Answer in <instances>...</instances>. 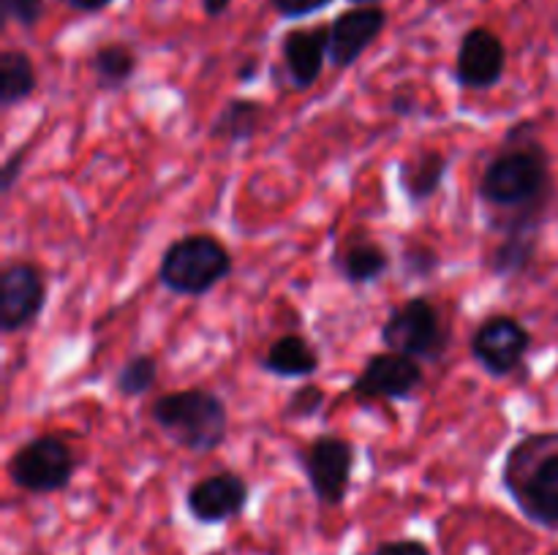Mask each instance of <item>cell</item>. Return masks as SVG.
Masks as SVG:
<instances>
[{"label":"cell","mask_w":558,"mask_h":555,"mask_svg":"<svg viewBox=\"0 0 558 555\" xmlns=\"http://www.w3.org/2000/svg\"><path fill=\"white\" fill-rule=\"evenodd\" d=\"M532 346V330L512 313L485 316L469 337V354L490 379H507L518 373Z\"/></svg>","instance_id":"ba28073f"},{"label":"cell","mask_w":558,"mask_h":555,"mask_svg":"<svg viewBox=\"0 0 558 555\" xmlns=\"http://www.w3.org/2000/svg\"><path fill=\"white\" fill-rule=\"evenodd\" d=\"M80 468L74 446L58 433L33 435L9 457V479L16 490L31 495H52L71 488Z\"/></svg>","instance_id":"8992f818"},{"label":"cell","mask_w":558,"mask_h":555,"mask_svg":"<svg viewBox=\"0 0 558 555\" xmlns=\"http://www.w3.org/2000/svg\"><path fill=\"white\" fill-rule=\"evenodd\" d=\"M387 11L381 5H352L330 22V44H327V63L338 71H347L368 52L376 38L387 27Z\"/></svg>","instance_id":"4fadbf2b"},{"label":"cell","mask_w":558,"mask_h":555,"mask_svg":"<svg viewBox=\"0 0 558 555\" xmlns=\"http://www.w3.org/2000/svg\"><path fill=\"white\" fill-rule=\"evenodd\" d=\"M267 123V107L259 98L234 96L218 109L210 123V139L221 145H248Z\"/></svg>","instance_id":"ac0fdd59"},{"label":"cell","mask_w":558,"mask_h":555,"mask_svg":"<svg viewBox=\"0 0 558 555\" xmlns=\"http://www.w3.org/2000/svg\"><path fill=\"white\" fill-rule=\"evenodd\" d=\"M65 3H69V9L80 11V14H101L114 0H65Z\"/></svg>","instance_id":"f1b7e54d"},{"label":"cell","mask_w":558,"mask_h":555,"mask_svg":"<svg viewBox=\"0 0 558 555\" xmlns=\"http://www.w3.org/2000/svg\"><path fill=\"white\" fill-rule=\"evenodd\" d=\"M150 419L174 446L191 455H210L227 444V400L207 386H185L156 397Z\"/></svg>","instance_id":"3957f363"},{"label":"cell","mask_w":558,"mask_h":555,"mask_svg":"<svg viewBox=\"0 0 558 555\" xmlns=\"http://www.w3.org/2000/svg\"><path fill=\"white\" fill-rule=\"evenodd\" d=\"M232 270V254L216 234L189 232L163 248L158 261V283L174 297L199 299L221 286Z\"/></svg>","instance_id":"277c9868"},{"label":"cell","mask_w":558,"mask_h":555,"mask_svg":"<svg viewBox=\"0 0 558 555\" xmlns=\"http://www.w3.org/2000/svg\"><path fill=\"white\" fill-rule=\"evenodd\" d=\"M47 275L25 259L5 261L0 270V330L5 335L31 330L47 308Z\"/></svg>","instance_id":"30bf717a"},{"label":"cell","mask_w":558,"mask_h":555,"mask_svg":"<svg viewBox=\"0 0 558 555\" xmlns=\"http://www.w3.org/2000/svg\"><path fill=\"white\" fill-rule=\"evenodd\" d=\"M259 368L272 379L308 381L311 375L319 373L322 354L305 335L287 332L267 346V351L259 357Z\"/></svg>","instance_id":"e0dca14e"},{"label":"cell","mask_w":558,"mask_h":555,"mask_svg":"<svg viewBox=\"0 0 558 555\" xmlns=\"http://www.w3.org/2000/svg\"><path fill=\"white\" fill-rule=\"evenodd\" d=\"M300 471L322 506H341L352 490L357 446L343 435H316L298 452Z\"/></svg>","instance_id":"52a82bcc"},{"label":"cell","mask_w":558,"mask_h":555,"mask_svg":"<svg viewBox=\"0 0 558 555\" xmlns=\"http://www.w3.org/2000/svg\"><path fill=\"white\" fill-rule=\"evenodd\" d=\"M379 337L390 351L409 354L420 362H441L452 343V330L434 299L414 294L385 316Z\"/></svg>","instance_id":"5b68a950"},{"label":"cell","mask_w":558,"mask_h":555,"mask_svg":"<svg viewBox=\"0 0 558 555\" xmlns=\"http://www.w3.org/2000/svg\"><path fill=\"white\" fill-rule=\"evenodd\" d=\"M232 3L234 0H202V9H205V14L210 16V20H218V16L227 14Z\"/></svg>","instance_id":"4dcf8cb0"},{"label":"cell","mask_w":558,"mask_h":555,"mask_svg":"<svg viewBox=\"0 0 558 555\" xmlns=\"http://www.w3.org/2000/svg\"><path fill=\"white\" fill-rule=\"evenodd\" d=\"M44 11H47V0H0L3 25L14 22L25 30H33L44 20Z\"/></svg>","instance_id":"cb8c5ba5"},{"label":"cell","mask_w":558,"mask_h":555,"mask_svg":"<svg viewBox=\"0 0 558 555\" xmlns=\"http://www.w3.org/2000/svg\"><path fill=\"white\" fill-rule=\"evenodd\" d=\"M501 488L529 522L558 531V430L523 433L507 449Z\"/></svg>","instance_id":"7a4b0ae2"},{"label":"cell","mask_w":558,"mask_h":555,"mask_svg":"<svg viewBox=\"0 0 558 555\" xmlns=\"http://www.w3.org/2000/svg\"><path fill=\"white\" fill-rule=\"evenodd\" d=\"M248 479L232 468L207 473L185 490V509L191 520L199 526H223V522L238 520L248 509Z\"/></svg>","instance_id":"7c38bea8"},{"label":"cell","mask_w":558,"mask_h":555,"mask_svg":"<svg viewBox=\"0 0 558 555\" xmlns=\"http://www.w3.org/2000/svg\"><path fill=\"white\" fill-rule=\"evenodd\" d=\"M417 107H420L417 92H409V90L392 92V98H390V112L396 114V118H401V120L414 118V112H417Z\"/></svg>","instance_id":"83f0119b"},{"label":"cell","mask_w":558,"mask_h":555,"mask_svg":"<svg viewBox=\"0 0 558 555\" xmlns=\"http://www.w3.org/2000/svg\"><path fill=\"white\" fill-rule=\"evenodd\" d=\"M485 229L496 234L485 270L518 281L537 264L543 232L556 205V174L548 145L534 120H518L501 136L477 180Z\"/></svg>","instance_id":"6da1fadb"},{"label":"cell","mask_w":558,"mask_h":555,"mask_svg":"<svg viewBox=\"0 0 558 555\" xmlns=\"http://www.w3.org/2000/svg\"><path fill=\"white\" fill-rule=\"evenodd\" d=\"M327 44H330V25L292 27L281 38L283 74L292 90H311L325 74Z\"/></svg>","instance_id":"5bb4252c"},{"label":"cell","mask_w":558,"mask_h":555,"mask_svg":"<svg viewBox=\"0 0 558 555\" xmlns=\"http://www.w3.org/2000/svg\"><path fill=\"white\" fill-rule=\"evenodd\" d=\"M38 90V71L25 49H3L0 54V107L5 112L31 101Z\"/></svg>","instance_id":"ffe728a7"},{"label":"cell","mask_w":558,"mask_h":555,"mask_svg":"<svg viewBox=\"0 0 558 555\" xmlns=\"http://www.w3.org/2000/svg\"><path fill=\"white\" fill-rule=\"evenodd\" d=\"M398 267H401L403 281H430L441 267V254L428 243H407L398 254Z\"/></svg>","instance_id":"7402d4cb"},{"label":"cell","mask_w":558,"mask_h":555,"mask_svg":"<svg viewBox=\"0 0 558 555\" xmlns=\"http://www.w3.org/2000/svg\"><path fill=\"white\" fill-rule=\"evenodd\" d=\"M425 386V365L409 354L385 348L365 359L363 370L352 381V397L363 406L376 400H414Z\"/></svg>","instance_id":"9c48e42d"},{"label":"cell","mask_w":558,"mask_h":555,"mask_svg":"<svg viewBox=\"0 0 558 555\" xmlns=\"http://www.w3.org/2000/svg\"><path fill=\"white\" fill-rule=\"evenodd\" d=\"M325 403H327V392L308 379L303 386L289 392L287 403H283L281 408V417L287 419V422H305V419L319 417Z\"/></svg>","instance_id":"603a6c76"},{"label":"cell","mask_w":558,"mask_h":555,"mask_svg":"<svg viewBox=\"0 0 558 555\" xmlns=\"http://www.w3.org/2000/svg\"><path fill=\"white\" fill-rule=\"evenodd\" d=\"M332 270L349 286H371L390 272L392 256L365 229H354L332 250Z\"/></svg>","instance_id":"9a60e30c"},{"label":"cell","mask_w":558,"mask_h":555,"mask_svg":"<svg viewBox=\"0 0 558 555\" xmlns=\"http://www.w3.org/2000/svg\"><path fill=\"white\" fill-rule=\"evenodd\" d=\"M507 74V44L496 30L485 25L469 27L458 41L456 85L461 90L485 92L501 85Z\"/></svg>","instance_id":"8fae6325"},{"label":"cell","mask_w":558,"mask_h":555,"mask_svg":"<svg viewBox=\"0 0 558 555\" xmlns=\"http://www.w3.org/2000/svg\"><path fill=\"white\" fill-rule=\"evenodd\" d=\"M87 69H90L93 82L98 90L104 92H120L134 82L136 71H140V54L134 47L123 41L101 44L96 52L87 58Z\"/></svg>","instance_id":"d6986e66"},{"label":"cell","mask_w":558,"mask_h":555,"mask_svg":"<svg viewBox=\"0 0 558 555\" xmlns=\"http://www.w3.org/2000/svg\"><path fill=\"white\" fill-rule=\"evenodd\" d=\"M330 3L332 0H270V9L281 20H305V16L325 11Z\"/></svg>","instance_id":"d4e9b609"},{"label":"cell","mask_w":558,"mask_h":555,"mask_svg":"<svg viewBox=\"0 0 558 555\" xmlns=\"http://www.w3.org/2000/svg\"><path fill=\"white\" fill-rule=\"evenodd\" d=\"M158 384V359L153 354H131L114 373V392L120 397H145Z\"/></svg>","instance_id":"44dd1931"},{"label":"cell","mask_w":558,"mask_h":555,"mask_svg":"<svg viewBox=\"0 0 558 555\" xmlns=\"http://www.w3.org/2000/svg\"><path fill=\"white\" fill-rule=\"evenodd\" d=\"M27 156H31V145L16 147V150L3 161V169H0V190H3V196H11V190L20 183L22 172H25Z\"/></svg>","instance_id":"484cf974"},{"label":"cell","mask_w":558,"mask_h":555,"mask_svg":"<svg viewBox=\"0 0 558 555\" xmlns=\"http://www.w3.org/2000/svg\"><path fill=\"white\" fill-rule=\"evenodd\" d=\"M452 158L439 147H425L398 163V188L412 207H425L441 188Z\"/></svg>","instance_id":"2e32d148"},{"label":"cell","mask_w":558,"mask_h":555,"mask_svg":"<svg viewBox=\"0 0 558 555\" xmlns=\"http://www.w3.org/2000/svg\"><path fill=\"white\" fill-rule=\"evenodd\" d=\"M238 82L240 85H251V82L259 79V60L256 58H243L238 65Z\"/></svg>","instance_id":"f546056e"},{"label":"cell","mask_w":558,"mask_h":555,"mask_svg":"<svg viewBox=\"0 0 558 555\" xmlns=\"http://www.w3.org/2000/svg\"><path fill=\"white\" fill-rule=\"evenodd\" d=\"M374 555H430V550L420 539H392V542H381Z\"/></svg>","instance_id":"4316f807"},{"label":"cell","mask_w":558,"mask_h":555,"mask_svg":"<svg viewBox=\"0 0 558 555\" xmlns=\"http://www.w3.org/2000/svg\"><path fill=\"white\" fill-rule=\"evenodd\" d=\"M352 5H379L381 0H349Z\"/></svg>","instance_id":"1f68e13d"}]
</instances>
